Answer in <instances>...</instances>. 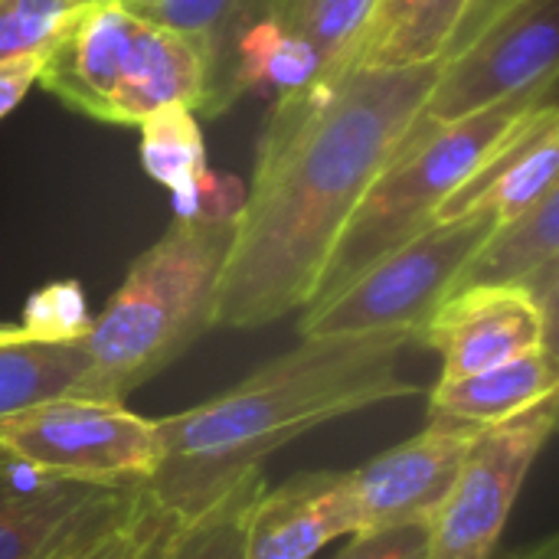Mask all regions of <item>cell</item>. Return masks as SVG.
Here are the masks:
<instances>
[{"label":"cell","instance_id":"9c48e42d","mask_svg":"<svg viewBox=\"0 0 559 559\" xmlns=\"http://www.w3.org/2000/svg\"><path fill=\"white\" fill-rule=\"evenodd\" d=\"M141 485H95L36 472L0 452V559H52L118 527Z\"/></svg>","mask_w":559,"mask_h":559},{"label":"cell","instance_id":"4316f807","mask_svg":"<svg viewBox=\"0 0 559 559\" xmlns=\"http://www.w3.org/2000/svg\"><path fill=\"white\" fill-rule=\"evenodd\" d=\"M43 62H46V52L0 59V118H7L23 102V95L39 82Z\"/></svg>","mask_w":559,"mask_h":559},{"label":"cell","instance_id":"7c38bea8","mask_svg":"<svg viewBox=\"0 0 559 559\" xmlns=\"http://www.w3.org/2000/svg\"><path fill=\"white\" fill-rule=\"evenodd\" d=\"M559 111L557 102L531 111L436 210L432 223H452L472 213H491L498 223L521 216L557 190Z\"/></svg>","mask_w":559,"mask_h":559},{"label":"cell","instance_id":"cb8c5ba5","mask_svg":"<svg viewBox=\"0 0 559 559\" xmlns=\"http://www.w3.org/2000/svg\"><path fill=\"white\" fill-rule=\"evenodd\" d=\"M79 10V0H0V59L46 52Z\"/></svg>","mask_w":559,"mask_h":559},{"label":"cell","instance_id":"6da1fadb","mask_svg":"<svg viewBox=\"0 0 559 559\" xmlns=\"http://www.w3.org/2000/svg\"><path fill=\"white\" fill-rule=\"evenodd\" d=\"M439 62L341 72L278 95L236 213L216 328L259 331L301 311L367 187L432 88Z\"/></svg>","mask_w":559,"mask_h":559},{"label":"cell","instance_id":"d6986e66","mask_svg":"<svg viewBox=\"0 0 559 559\" xmlns=\"http://www.w3.org/2000/svg\"><path fill=\"white\" fill-rule=\"evenodd\" d=\"M138 128L141 164L160 187L174 193L177 216H193L203 210H239L246 190L236 180H219L206 170V147L193 108H160Z\"/></svg>","mask_w":559,"mask_h":559},{"label":"cell","instance_id":"7a4b0ae2","mask_svg":"<svg viewBox=\"0 0 559 559\" xmlns=\"http://www.w3.org/2000/svg\"><path fill=\"white\" fill-rule=\"evenodd\" d=\"M409 331L318 334L272 357L219 396L157 419L160 462L141 485L170 518H193L262 472L282 445L380 403L416 396L403 377Z\"/></svg>","mask_w":559,"mask_h":559},{"label":"cell","instance_id":"ba28073f","mask_svg":"<svg viewBox=\"0 0 559 559\" xmlns=\"http://www.w3.org/2000/svg\"><path fill=\"white\" fill-rule=\"evenodd\" d=\"M559 423V396L485 429L429 524V559H495L524 481Z\"/></svg>","mask_w":559,"mask_h":559},{"label":"cell","instance_id":"ac0fdd59","mask_svg":"<svg viewBox=\"0 0 559 559\" xmlns=\"http://www.w3.org/2000/svg\"><path fill=\"white\" fill-rule=\"evenodd\" d=\"M206 72L197 46L164 26L141 23L124 62V75L111 95V124H141L147 115L183 105L200 111Z\"/></svg>","mask_w":559,"mask_h":559},{"label":"cell","instance_id":"4dcf8cb0","mask_svg":"<svg viewBox=\"0 0 559 559\" xmlns=\"http://www.w3.org/2000/svg\"><path fill=\"white\" fill-rule=\"evenodd\" d=\"M20 341H33L20 324H0V347L7 344H20Z\"/></svg>","mask_w":559,"mask_h":559},{"label":"cell","instance_id":"1f68e13d","mask_svg":"<svg viewBox=\"0 0 559 559\" xmlns=\"http://www.w3.org/2000/svg\"><path fill=\"white\" fill-rule=\"evenodd\" d=\"M102 537H105V534H102ZM102 537H95V540H85V544H75V547H69V550L56 554L52 559H82L85 554H88V550H92V547H95V544H98V540H102Z\"/></svg>","mask_w":559,"mask_h":559},{"label":"cell","instance_id":"d4e9b609","mask_svg":"<svg viewBox=\"0 0 559 559\" xmlns=\"http://www.w3.org/2000/svg\"><path fill=\"white\" fill-rule=\"evenodd\" d=\"M92 314L75 282H52L29 295L20 328L43 344H79L88 334Z\"/></svg>","mask_w":559,"mask_h":559},{"label":"cell","instance_id":"484cf974","mask_svg":"<svg viewBox=\"0 0 559 559\" xmlns=\"http://www.w3.org/2000/svg\"><path fill=\"white\" fill-rule=\"evenodd\" d=\"M334 559H429V521L357 531Z\"/></svg>","mask_w":559,"mask_h":559},{"label":"cell","instance_id":"5bb4252c","mask_svg":"<svg viewBox=\"0 0 559 559\" xmlns=\"http://www.w3.org/2000/svg\"><path fill=\"white\" fill-rule=\"evenodd\" d=\"M141 23L187 36L206 72L203 115L226 111L242 95L239 59L246 39L278 16L282 0H115Z\"/></svg>","mask_w":559,"mask_h":559},{"label":"cell","instance_id":"e0dca14e","mask_svg":"<svg viewBox=\"0 0 559 559\" xmlns=\"http://www.w3.org/2000/svg\"><path fill=\"white\" fill-rule=\"evenodd\" d=\"M559 393L557 347H540L491 370L436 380L426 403V423H455L491 429Z\"/></svg>","mask_w":559,"mask_h":559},{"label":"cell","instance_id":"8fae6325","mask_svg":"<svg viewBox=\"0 0 559 559\" xmlns=\"http://www.w3.org/2000/svg\"><path fill=\"white\" fill-rule=\"evenodd\" d=\"M485 429L426 423V429L383 455L344 472L357 531L429 521L455 485V475Z\"/></svg>","mask_w":559,"mask_h":559},{"label":"cell","instance_id":"2e32d148","mask_svg":"<svg viewBox=\"0 0 559 559\" xmlns=\"http://www.w3.org/2000/svg\"><path fill=\"white\" fill-rule=\"evenodd\" d=\"M481 285L524 288L554 321L559 298V187L514 219L495 223L452 292Z\"/></svg>","mask_w":559,"mask_h":559},{"label":"cell","instance_id":"52a82bcc","mask_svg":"<svg viewBox=\"0 0 559 559\" xmlns=\"http://www.w3.org/2000/svg\"><path fill=\"white\" fill-rule=\"evenodd\" d=\"M557 59L559 0H521L481 29L475 43L442 62L416 118L396 144L393 160L419 147L432 131L557 75Z\"/></svg>","mask_w":559,"mask_h":559},{"label":"cell","instance_id":"f546056e","mask_svg":"<svg viewBox=\"0 0 559 559\" xmlns=\"http://www.w3.org/2000/svg\"><path fill=\"white\" fill-rule=\"evenodd\" d=\"M508 559H559V537H544L540 544H534V547H527V550H521V554Z\"/></svg>","mask_w":559,"mask_h":559},{"label":"cell","instance_id":"ffe728a7","mask_svg":"<svg viewBox=\"0 0 559 559\" xmlns=\"http://www.w3.org/2000/svg\"><path fill=\"white\" fill-rule=\"evenodd\" d=\"M468 0H377L341 72L413 69L445 56Z\"/></svg>","mask_w":559,"mask_h":559},{"label":"cell","instance_id":"277c9868","mask_svg":"<svg viewBox=\"0 0 559 559\" xmlns=\"http://www.w3.org/2000/svg\"><path fill=\"white\" fill-rule=\"evenodd\" d=\"M557 102V75L478 111L455 124L432 131L419 147L386 164V170L367 187L347 226L341 229L334 252L318 278L311 305L334 298L377 259L432 226L436 210L452 190L540 105Z\"/></svg>","mask_w":559,"mask_h":559},{"label":"cell","instance_id":"5b68a950","mask_svg":"<svg viewBox=\"0 0 559 559\" xmlns=\"http://www.w3.org/2000/svg\"><path fill=\"white\" fill-rule=\"evenodd\" d=\"M491 213H472L452 223H432L370 269H364L334 298L301 308L298 334H373L409 331L419 337L432 311L452 295L459 272L495 229Z\"/></svg>","mask_w":559,"mask_h":559},{"label":"cell","instance_id":"9a60e30c","mask_svg":"<svg viewBox=\"0 0 559 559\" xmlns=\"http://www.w3.org/2000/svg\"><path fill=\"white\" fill-rule=\"evenodd\" d=\"M357 534L344 472H305L255 498L246 559H314L331 540Z\"/></svg>","mask_w":559,"mask_h":559},{"label":"cell","instance_id":"d6a6232c","mask_svg":"<svg viewBox=\"0 0 559 559\" xmlns=\"http://www.w3.org/2000/svg\"><path fill=\"white\" fill-rule=\"evenodd\" d=\"M82 7H92V3H115V0H79Z\"/></svg>","mask_w":559,"mask_h":559},{"label":"cell","instance_id":"83f0119b","mask_svg":"<svg viewBox=\"0 0 559 559\" xmlns=\"http://www.w3.org/2000/svg\"><path fill=\"white\" fill-rule=\"evenodd\" d=\"M518 3H521V0H468V7H465L459 26H455L452 39H449V46H445L442 62H445L449 56L462 52L468 43H475L481 29H488L498 16H504V13H508L511 7H518Z\"/></svg>","mask_w":559,"mask_h":559},{"label":"cell","instance_id":"f1b7e54d","mask_svg":"<svg viewBox=\"0 0 559 559\" xmlns=\"http://www.w3.org/2000/svg\"><path fill=\"white\" fill-rule=\"evenodd\" d=\"M141 504H144V488H141V501L134 504V511L118 527H111L82 559H131V550L138 544V527H141Z\"/></svg>","mask_w":559,"mask_h":559},{"label":"cell","instance_id":"30bf717a","mask_svg":"<svg viewBox=\"0 0 559 559\" xmlns=\"http://www.w3.org/2000/svg\"><path fill=\"white\" fill-rule=\"evenodd\" d=\"M416 344L442 357L439 380H459L540 347H557V321L514 285L452 292L423 324Z\"/></svg>","mask_w":559,"mask_h":559},{"label":"cell","instance_id":"4fadbf2b","mask_svg":"<svg viewBox=\"0 0 559 559\" xmlns=\"http://www.w3.org/2000/svg\"><path fill=\"white\" fill-rule=\"evenodd\" d=\"M138 26L141 20L118 3L82 7L49 43L39 85L72 111L108 121L111 95L124 75Z\"/></svg>","mask_w":559,"mask_h":559},{"label":"cell","instance_id":"603a6c76","mask_svg":"<svg viewBox=\"0 0 559 559\" xmlns=\"http://www.w3.org/2000/svg\"><path fill=\"white\" fill-rule=\"evenodd\" d=\"M377 0H282L278 26L308 46L318 59V79L341 75L350 43L360 36Z\"/></svg>","mask_w":559,"mask_h":559},{"label":"cell","instance_id":"8992f818","mask_svg":"<svg viewBox=\"0 0 559 559\" xmlns=\"http://www.w3.org/2000/svg\"><path fill=\"white\" fill-rule=\"evenodd\" d=\"M0 452L59 478L144 485L160 462V429L124 403L56 396L0 416Z\"/></svg>","mask_w":559,"mask_h":559},{"label":"cell","instance_id":"7402d4cb","mask_svg":"<svg viewBox=\"0 0 559 559\" xmlns=\"http://www.w3.org/2000/svg\"><path fill=\"white\" fill-rule=\"evenodd\" d=\"M85 373V347L20 341L0 347V416L66 396Z\"/></svg>","mask_w":559,"mask_h":559},{"label":"cell","instance_id":"3957f363","mask_svg":"<svg viewBox=\"0 0 559 559\" xmlns=\"http://www.w3.org/2000/svg\"><path fill=\"white\" fill-rule=\"evenodd\" d=\"M239 210L174 216L92 318L85 373L66 396L124 403L216 328V298Z\"/></svg>","mask_w":559,"mask_h":559},{"label":"cell","instance_id":"44dd1931","mask_svg":"<svg viewBox=\"0 0 559 559\" xmlns=\"http://www.w3.org/2000/svg\"><path fill=\"white\" fill-rule=\"evenodd\" d=\"M262 491L265 475L252 472L206 511L183 521L157 511L144 495L131 559H246V524Z\"/></svg>","mask_w":559,"mask_h":559}]
</instances>
